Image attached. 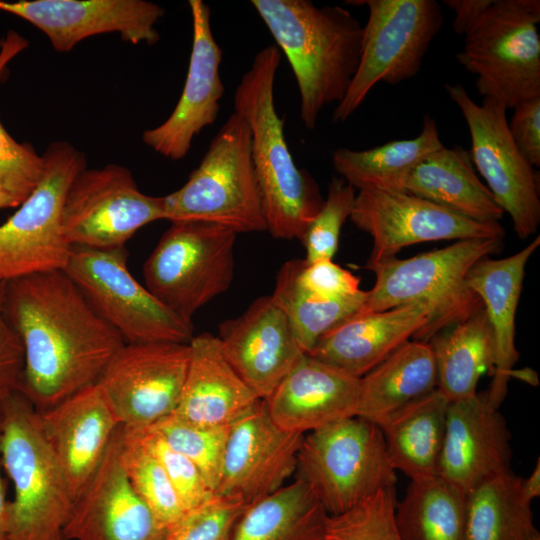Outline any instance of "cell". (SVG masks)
<instances>
[{"mask_svg":"<svg viewBox=\"0 0 540 540\" xmlns=\"http://www.w3.org/2000/svg\"><path fill=\"white\" fill-rule=\"evenodd\" d=\"M247 504L234 496L214 493L185 514L166 531L163 540H231Z\"/></svg>","mask_w":540,"mask_h":540,"instance_id":"obj_42","label":"cell"},{"mask_svg":"<svg viewBox=\"0 0 540 540\" xmlns=\"http://www.w3.org/2000/svg\"><path fill=\"white\" fill-rule=\"evenodd\" d=\"M533 540H540V536L536 537V538H535V539H533Z\"/></svg>","mask_w":540,"mask_h":540,"instance_id":"obj_52","label":"cell"},{"mask_svg":"<svg viewBox=\"0 0 540 540\" xmlns=\"http://www.w3.org/2000/svg\"><path fill=\"white\" fill-rule=\"evenodd\" d=\"M16 207L14 201L9 194L0 187V209Z\"/></svg>","mask_w":540,"mask_h":540,"instance_id":"obj_50","label":"cell"},{"mask_svg":"<svg viewBox=\"0 0 540 540\" xmlns=\"http://www.w3.org/2000/svg\"><path fill=\"white\" fill-rule=\"evenodd\" d=\"M444 145L434 118L425 115L420 134L367 150L337 148L332 163L340 177L356 190L405 192L414 168Z\"/></svg>","mask_w":540,"mask_h":540,"instance_id":"obj_31","label":"cell"},{"mask_svg":"<svg viewBox=\"0 0 540 540\" xmlns=\"http://www.w3.org/2000/svg\"><path fill=\"white\" fill-rule=\"evenodd\" d=\"M0 10L37 27L61 53L88 37L112 32L133 45H153L160 37L155 24L165 13L145 0H0Z\"/></svg>","mask_w":540,"mask_h":540,"instance_id":"obj_18","label":"cell"},{"mask_svg":"<svg viewBox=\"0 0 540 540\" xmlns=\"http://www.w3.org/2000/svg\"><path fill=\"white\" fill-rule=\"evenodd\" d=\"M225 358L260 398H267L306 354L271 295L254 300L238 317L219 325Z\"/></svg>","mask_w":540,"mask_h":540,"instance_id":"obj_21","label":"cell"},{"mask_svg":"<svg viewBox=\"0 0 540 540\" xmlns=\"http://www.w3.org/2000/svg\"><path fill=\"white\" fill-rule=\"evenodd\" d=\"M328 514L300 478L252 504L231 540H326Z\"/></svg>","mask_w":540,"mask_h":540,"instance_id":"obj_33","label":"cell"},{"mask_svg":"<svg viewBox=\"0 0 540 540\" xmlns=\"http://www.w3.org/2000/svg\"><path fill=\"white\" fill-rule=\"evenodd\" d=\"M297 471L329 516L395 488L397 481L381 430L358 416L304 434Z\"/></svg>","mask_w":540,"mask_h":540,"instance_id":"obj_8","label":"cell"},{"mask_svg":"<svg viewBox=\"0 0 540 540\" xmlns=\"http://www.w3.org/2000/svg\"><path fill=\"white\" fill-rule=\"evenodd\" d=\"M356 189L341 177H333L327 197L299 239L305 248V260H332L339 243L340 232L349 218Z\"/></svg>","mask_w":540,"mask_h":540,"instance_id":"obj_41","label":"cell"},{"mask_svg":"<svg viewBox=\"0 0 540 540\" xmlns=\"http://www.w3.org/2000/svg\"><path fill=\"white\" fill-rule=\"evenodd\" d=\"M469 129L470 158L520 239L535 234L540 223L538 173L521 155L508 129L506 108L483 98L477 104L460 84H445Z\"/></svg>","mask_w":540,"mask_h":540,"instance_id":"obj_14","label":"cell"},{"mask_svg":"<svg viewBox=\"0 0 540 540\" xmlns=\"http://www.w3.org/2000/svg\"><path fill=\"white\" fill-rule=\"evenodd\" d=\"M435 389L437 371L430 343L409 340L360 378L357 416L376 424Z\"/></svg>","mask_w":540,"mask_h":540,"instance_id":"obj_30","label":"cell"},{"mask_svg":"<svg viewBox=\"0 0 540 540\" xmlns=\"http://www.w3.org/2000/svg\"><path fill=\"white\" fill-rule=\"evenodd\" d=\"M539 245L540 236H536L513 255L501 259L485 257L471 268L467 276L468 286L480 298L493 332V380L485 395L489 404L497 409L506 397L512 368L519 358L515 346L516 311L525 267Z\"/></svg>","mask_w":540,"mask_h":540,"instance_id":"obj_26","label":"cell"},{"mask_svg":"<svg viewBox=\"0 0 540 540\" xmlns=\"http://www.w3.org/2000/svg\"><path fill=\"white\" fill-rule=\"evenodd\" d=\"M349 219L372 238L367 264L396 257L403 248L422 242L505 235L499 222L471 220L407 192L360 190Z\"/></svg>","mask_w":540,"mask_h":540,"instance_id":"obj_16","label":"cell"},{"mask_svg":"<svg viewBox=\"0 0 540 540\" xmlns=\"http://www.w3.org/2000/svg\"><path fill=\"white\" fill-rule=\"evenodd\" d=\"M166 219L165 197L141 192L129 169L109 164L83 169L63 206L62 228L72 246L108 250L125 247L143 226Z\"/></svg>","mask_w":540,"mask_h":540,"instance_id":"obj_13","label":"cell"},{"mask_svg":"<svg viewBox=\"0 0 540 540\" xmlns=\"http://www.w3.org/2000/svg\"><path fill=\"white\" fill-rule=\"evenodd\" d=\"M164 197L170 222L204 221L236 234L267 231L247 122L230 114L186 183Z\"/></svg>","mask_w":540,"mask_h":540,"instance_id":"obj_6","label":"cell"},{"mask_svg":"<svg viewBox=\"0 0 540 540\" xmlns=\"http://www.w3.org/2000/svg\"><path fill=\"white\" fill-rule=\"evenodd\" d=\"M42 176L18 210L0 225V281L64 270L72 250L62 228L67 191L86 168L84 154L67 141L51 143Z\"/></svg>","mask_w":540,"mask_h":540,"instance_id":"obj_10","label":"cell"},{"mask_svg":"<svg viewBox=\"0 0 540 540\" xmlns=\"http://www.w3.org/2000/svg\"><path fill=\"white\" fill-rule=\"evenodd\" d=\"M2 417L0 411V438H1ZM2 461L0 451V540H9V500L6 493V481L2 476Z\"/></svg>","mask_w":540,"mask_h":540,"instance_id":"obj_48","label":"cell"},{"mask_svg":"<svg viewBox=\"0 0 540 540\" xmlns=\"http://www.w3.org/2000/svg\"><path fill=\"white\" fill-rule=\"evenodd\" d=\"M395 521L401 540H467L466 492L439 475L410 480Z\"/></svg>","mask_w":540,"mask_h":540,"instance_id":"obj_35","label":"cell"},{"mask_svg":"<svg viewBox=\"0 0 540 540\" xmlns=\"http://www.w3.org/2000/svg\"><path fill=\"white\" fill-rule=\"evenodd\" d=\"M522 490L524 495L532 502L533 499L540 496V461L537 459V463L526 479H522Z\"/></svg>","mask_w":540,"mask_h":540,"instance_id":"obj_49","label":"cell"},{"mask_svg":"<svg viewBox=\"0 0 540 540\" xmlns=\"http://www.w3.org/2000/svg\"><path fill=\"white\" fill-rule=\"evenodd\" d=\"M422 304L356 313L323 335L308 355L361 378L427 325Z\"/></svg>","mask_w":540,"mask_h":540,"instance_id":"obj_25","label":"cell"},{"mask_svg":"<svg viewBox=\"0 0 540 540\" xmlns=\"http://www.w3.org/2000/svg\"><path fill=\"white\" fill-rule=\"evenodd\" d=\"M444 3L454 12V32L465 35L491 5L492 0H444Z\"/></svg>","mask_w":540,"mask_h":540,"instance_id":"obj_47","label":"cell"},{"mask_svg":"<svg viewBox=\"0 0 540 540\" xmlns=\"http://www.w3.org/2000/svg\"><path fill=\"white\" fill-rule=\"evenodd\" d=\"M2 43H3V39H0V49H1Z\"/></svg>","mask_w":540,"mask_h":540,"instance_id":"obj_51","label":"cell"},{"mask_svg":"<svg viewBox=\"0 0 540 540\" xmlns=\"http://www.w3.org/2000/svg\"><path fill=\"white\" fill-rule=\"evenodd\" d=\"M539 22V0H492L456 54L479 95L506 109L540 97Z\"/></svg>","mask_w":540,"mask_h":540,"instance_id":"obj_7","label":"cell"},{"mask_svg":"<svg viewBox=\"0 0 540 540\" xmlns=\"http://www.w3.org/2000/svg\"><path fill=\"white\" fill-rule=\"evenodd\" d=\"M502 245L503 239L460 240L410 258L366 264L375 274V283L357 313L422 304L429 312L428 323L413 340L428 342L483 309L480 298L468 286L467 276L479 260Z\"/></svg>","mask_w":540,"mask_h":540,"instance_id":"obj_4","label":"cell"},{"mask_svg":"<svg viewBox=\"0 0 540 540\" xmlns=\"http://www.w3.org/2000/svg\"><path fill=\"white\" fill-rule=\"evenodd\" d=\"M511 434L485 392L448 405L438 475L468 492L511 470Z\"/></svg>","mask_w":540,"mask_h":540,"instance_id":"obj_23","label":"cell"},{"mask_svg":"<svg viewBox=\"0 0 540 540\" xmlns=\"http://www.w3.org/2000/svg\"><path fill=\"white\" fill-rule=\"evenodd\" d=\"M4 309L24 350L19 391L39 412L95 384L125 344L64 270L7 281Z\"/></svg>","mask_w":540,"mask_h":540,"instance_id":"obj_1","label":"cell"},{"mask_svg":"<svg viewBox=\"0 0 540 540\" xmlns=\"http://www.w3.org/2000/svg\"><path fill=\"white\" fill-rule=\"evenodd\" d=\"M448 405L445 397L435 389L376 423L392 466L410 480L438 475Z\"/></svg>","mask_w":540,"mask_h":540,"instance_id":"obj_28","label":"cell"},{"mask_svg":"<svg viewBox=\"0 0 540 540\" xmlns=\"http://www.w3.org/2000/svg\"><path fill=\"white\" fill-rule=\"evenodd\" d=\"M428 342L435 357L437 390L449 403L475 396L480 377L492 372L495 361L494 337L485 310Z\"/></svg>","mask_w":540,"mask_h":540,"instance_id":"obj_32","label":"cell"},{"mask_svg":"<svg viewBox=\"0 0 540 540\" xmlns=\"http://www.w3.org/2000/svg\"><path fill=\"white\" fill-rule=\"evenodd\" d=\"M188 363V344L125 343L96 383L120 424L127 429L143 430L175 411Z\"/></svg>","mask_w":540,"mask_h":540,"instance_id":"obj_15","label":"cell"},{"mask_svg":"<svg viewBox=\"0 0 540 540\" xmlns=\"http://www.w3.org/2000/svg\"><path fill=\"white\" fill-rule=\"evenodd\" d=\"M508 123L517 149L534 168L540 166V97L525 100L513 108Z\"/></svg>","mask_w":540,"mask_h":540,"instance_id":"obj_46","label":"cell"},{"mask_svg":"<svg viewBox=\"0 0 540 540\" xmlns=\"http://www.w3.org/2000/svg\"><path fill=\"white\" fill-rule=\"evenodd\" d=\"M405 192L478 222H499L504 211L478 177L468 150L443 146L411 172Z\"/></svg>","mask_w":540,"mask_h":540,"instance_id":"obj_29","label":"cell"},{"mask_svg":"<svg viewBox=\"0 0 540 540\" xmlns=\"http://www.w3.org/2000/svg\"><path fill=\"white\" fill-rule=\"evenodd\" d=\"M229 427L194 424L174 414L150 426L174 450L197 466L213 492L220 479Z\"/></svg>","mask_w":540,"mask_h":540,"instance_id":"obj_39","label":"cell"},{"mask_svg":"<svg viewBox=\"0 0 540 540\" xmlns=\"http://www.w3.org/2000/svg\"><path fill=\"white\" fill-rule=\"evenodd\" d=\"M188 3L193 41L183 91L170 116L142 134L145 145L171 160L183 159L193 139L216 121L224 94L219 72L223 52L212 33L210 7L201 0Z\"/></svg>","mask_w":540,"mask_h":540,"instance_id":"obj_20","label":"cell"},{"mask_svg":"<svg viewBox=\"0 0 540 540\" xmlns=\"http://www.w3.org/2000/svg\"><path fill=\"white\" fill-rule=\"evenodd\" d=\"M236 233L204 221H175L143 267L145 287L170 311L193 315L231 286Z\"/></svg>","mask_w":540,"mask_h":540,"instance_id":"obj_9","label":"cell"},{"mask_svg":"<svg viewBox=\"0 0 540 540\" xmlns=\"http://www.w3.org/2000/svg\"><path fill=\"white\" fill-rule=\"evenodd\" d=\"M303 436L280 428L260 399L229 427L214 493L249 505L278 491L297 471Z\"/></svg>","mask_w":540,"mask_h":540,"instance_id":"obj_17","label":"cell"},{"mask_svg":"<svg viewBox=\"0 0 540 540\" xmlns=\"http://www.w3.org/2000/svg\"><path fill=\"white\" fill-rule=\"evenodd\" d=\"M369 15L363 26L360 62L343 100L332 114L346 121L380 82L397 85L414 77L443 24L435 0H365Z\"/></svg>","mask_w":540,"mask_h":540,"instance_id":"obj_11","label":"cell"},{"mask_svg":"<svg viewBox=\"0 0 540 540\" xmlns=\"http://www.w3.org/2000/svg\"><path fill=\"white\" fill-rule=\"evenodd\" d=\"M522 479L509 470L466 492L467 540H533L540 536Z\"/></svg>","mask_w":540,"mask_h":540,"instance_id":"obj_34","label":"cell"},{"mask_svg":"<svg viewBox=\"0 0 540 540\" xmlns=\"http://www.w3.org/2000/svg\"><path fill=\"white\" fill-rule=\"evenodd\" d=\"M125 343L188 344L193 325L159 302L129 272L125 247H72L64 269Z\"/></svg>","mask_w":540,"mask_h":540,"instance_id":"obj_12","label":"cell"},{"mask_svg":"<svg viewBox=\"0 0 540 540\" xmlns=\"http://www.w3.org/2000/svg\"><path fill=\"white\" fill-rule=\"evenodd\" d=\"M134 431L161 463L185 511L198 507L212 497L214 492L191 460L174 450L152 428Z\"/></svg>","mask_w":540,"mask_h":540,"instance_id":"obj_43","label":"cell"},{"mask_svg":"<svg viewBox=\"0 0 540 540\" xmlns=\"http://www.w3.org/2000/svg\"><path fill=\"white\" fill-rule=\"evenodd\" d=\"M120 459L132 488L167 530L186 511L157 457L136 431L124 426H121Z\"/></svg>","mask_w":540,"mask_h":540,"instance_id":"obj_37","label":"cell"},{"mask_svg":"<svg viewBox=\"0 0 540 540\" xmlns=\"http://www.w3.org/2000/svg\"><path fill=\"white\" fill-rule=\"evenodd\" d=\"M6 282L0 281V403L19 391L24 368V350L4 309Z\"/></svg>","mask_w":540,"mask_h":540,"instance_id":"obj_45","label":"cell"},{"mask_svg":"<svg viewBox=\"0 0 540 540\" xmlns=\"http://www.w3.org/2000/svg\"><path fill=\"white\" fill-rule=\"evenodd\" d=\"M38 414L75 500L99 467L120 421L97 383Z\"/></svg>","mask_w":540,"mask_h":540,"instance_id":"obj_22","label":"cell"},{"mask_svg":"<svg viewBox=\"0 0 540 540\" xmlns=\"http://www.w3.org/2000/svg\"><path fill=\"white\" fill-rule=\"evenodd\" d=\"M188 345L187 374L172 414L194 424L230 426L260 398L231 367L217 336L204 332Z\"/></svg>","mask_w":540,"mask_h":540,"instance_id":"obj_27","label":"cell"},{"mask_svg":"<svg viewBox=\"0 0 540 540\" xmlns=\"http://www.w3.org/2000/svg\"><path fill=\"white\" fill-rule=\"evenodd\" d=\"M121 426L89 482L75 498L64 540H163L166 534L132 488L120 459Z\"/></svg>","mask_w":540,"mask_h":540,"instance_id":"obj_19","label":"cell"},{"mask_svg":"<svg viewBox=\"0 0 540 540\" xmlns=\"http://www.w3.org/2000/svg\"><path fill=\"white\" fill-rule=\"evenodd\" d=\"M295 278L306 292L323 299H340L357 294L360 278L332 260L308 262L293 259Z\"/></svg>","mask_w":540,"mask_h":540,"instance_id":"obj_44","label":"cell"},{"mask_svg":"<svg viewBox=\"0 0 540 540\" xmlns=\"http://www.w3.org/2000/svg\"><path fill=\"white\" fill-rule=\"evenodd\" d=\"M275 45L289 61L300 95V119L315 128L323 108L340 103L357 71L363 26L340 5L309 0H252Z\"/></svg>","mask_w":540,"mask_h":540,"instance_id":"obj_2","label":"cell"},{"mask_svg":"<svg viewBox=\"0 0 540 540\" xmlns=\"http://www.w3.org/2000/svg\"><path fill=\"white\" fill-rule=\"evenodd\" d=\"M2 467L14 488L9 540H64L74 499L32 403L17 391L0 403Z\"/></svg>","mask_w":540,"mask_h":540,"instance_id":"obj_5","label":"cell"},{"mask_svg":"<svg viewBox=\"0 0 540 540\" xmlns=\"http://www.w3.org/2000/svg\"><path fill=\"white\" fill-rule=\"evenodd\" d=\"M28 41L9 30L0 49V78L8 63L28 47ZM44 169V159L28 143H18L0 122V187L19 206L37 186Z\"/></svg>","mask_w":540,"mask_h":540,"instance_id":"obj_38","label":"cell"},{"mask_svg":"<svg viewBox=\"0 0 540 540\" xmlns=\"http://www.w3.org/2000/svg\"><path fill=\"white\" fill-rule=\"evenodd\" d=\"M281 61L275 44L254 56L234 94V111L248 124L251 156L267 231L277 239H300L324 203L310 173L296 166L276 110L274 81Z\"/></svg>","mask_w":540,"mask_h":540,"instance_id":"obj_3","label":"cell"},{"mask_svg":"<svg viewBox=\"0 0 540 540\" xmlns=\"http://www.w3.org/2000/svg\"><path fill=\"white\" fill-rule=\"evenodd\" d=\"M366 292L361 290L340 299L316 297L297 283L292 259L280 267L271 296L286 314L300 346L307 354L323 335L361 309Z\"/></svg>","mask_w":540,"mask_h":540,"instance_id":"obj_36","label":"cell"},{"mask_svg":"<svg viewBox=\"0 0 540 540\" xmlns=\"http://www.w3.org/2000/svg\"><path fill=\"white\" fill-rule=\"evenodd\" d=\"M396 504L395 488H386L342 514L328 516L326 540H401Z\"/></svg>","mask_w":540,"mask_h":540,"instance_id":"obj_40","label":"cell"},{"mask_svg":"<svg viewBox=\"0 0 540 540\" xmlns=\"http://www.w3.org/2000/svg\"><path fill=\"white\" fill-rule=\"evenodd\" d=\"M359 390L360 378L304 354L263 400L280 428L306 434L357 416Z\"/></svg>","mask_w":540,"mask_h":540,"instance_id":"obj_24","label":"cell"}]
</instances>
